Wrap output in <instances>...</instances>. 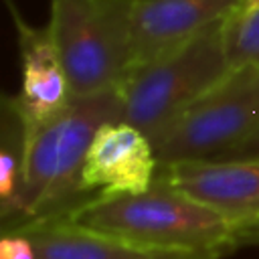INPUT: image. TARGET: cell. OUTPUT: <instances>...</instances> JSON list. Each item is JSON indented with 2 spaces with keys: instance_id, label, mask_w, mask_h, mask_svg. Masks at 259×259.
<instances>
[{
  "instance_id": "cell-8",
  "label": "cell",
  "mask_w": 259,
  "mask_h": 259,
  "mask_svg": "<svg viewBox=\"0 0 259 259\" xmlns=\"http://www.w3.org/2000/svg\"><path fill=\"white\" fill-rule=\"evenodd\" d=\"M241 2L243 0H136L134 69L225 22L239 10Z\"/></svg>"
},
{
  "instance_id": "cell-11",
  "label": "cell",
  "mask_w": 259,
  "mask_h": 259,
  "mask_svg": "<svg viewBox=\"0 0 259 259\" xmlns=\"http://www.w3.org/2000/svg\"><path fill=\"white\" fill-rule=\"evenodd\" d=\"M223 42L231 71L259 65V6L231 14L223 22Z\"/></svg>"
},
{
  "instance_id": "cell-14",
  "label": "cell",
  "mask_w": 259,
  "mask_h": 259,
  "mask_svg": "<svg viewBox=\"0 0 259 259\" xmlns=\"http://www.w3.org/2000/svg\"><path fill=\"white\" fill-rule=\"evenodd\" d=\"M259 247V219L237 225L233 231V247Z\"/></svg>"
},
{
  "instance_id": "cell-15",
  "label": "cell",
  "mask_w": 259,
  "mask_h": 259,
  "mask_svg": "<svg viewBox=\"0 0 259 259\" xmlns=\"http://www.w3.org/2000/svg\"><path fill=\"white\" fill-rule=\"evenodd\" d=\"M255 6H259V0H243L241 6H239V10H251Z\"/></svg>"
},
{
  "instance_id": "cell-2",
  "label": "cell",
  "mask_w": 259,
  "mask_h": 259,
  "mask_svg": "<svg viewBox=\"0 0 259 259\" xmlns=\"http://www.w3.org/2000/svg\"><path fill=\"white\" fill-rule=\"evenodd\" d=\"M63 217L83 229L144 247L223 253L235 249V225L174 188L160 172L146 192L91 196Z\"/></svg>"
},
{
  "instance_id": "cell-7",
  "label": "cell",
  "mask_w": 259,
  "mask_h": 259,
  "mask_svg": "<svg viewBox=\"0 0 259 259\" xmlns=\"http://www.w3.org/2000/svg\"><path fill=\"white\" fill-rule=\"evenodd\" d=\"M160 172L152 140L132 123H103L85 158L81 174L83 192L95 196L146 192Z\"/></svg>"
},
{
  "instance_id": "cell-6",
  "label": "cell",
  "mask_w": 259,
  "mask_h": 259,
  "mask_svg": "<svg viewBox=\"0 0 259 259\" xmlns=\"http://www.w3.org/2000/svg\"><path fill=\"white\" fill-rule=\"evenodd\" d=\"M6 4L18 38L22 69L20 93L8 99L22 121V130L28 132L61 113L73 95L49 24L32 26L24 20L14 0H6Z\"/></svg>"
},
{
  "instance_id": "cell-12",
  "label": "cell",
  "mask_w": 259,
  "mask_h": 259,
  "mask_svg": "<svg viewBox=\"0 0 259 259\" xmlns=\"http://www.w3.org/2000/svg\"><path fill=\"white\" fill-rule=\"evenodd\" d=\"M0 259H38V251L28 235L6 231L0 239Z\"/></svg>"
},
{
  "instance_id": "cell-3",
  "label": "cell",
  "mask_w": 259,
  "mask_h": 259,
  "mask_svg": "<svg viewBox=\"0 0 259 259\" xmlns=\"http://www.w3.org/2000/svg\"><path fill=\"white\" fill-rule=\"evenodd\" d=\"M49 28L71 95L117 91L134 69L136 0H49Z\"/></svg>"
},
{
  "instance_id": "cell-9",
  "label": "cell",
  "mask_w": 259,
  "mask_h": 259,
  "mask_svg": "<svg viewBox=\"0 0 259 259\" xmlns=\"http://www.w3.org/2000/svg\"><path fill=\"white\" fill-rule=\"evenodd\" d=\"M160 174L235 227L259 219V160H196L162 166Z\"/></svg>"
},
{
  "instance_id": "cell-1",
  "label": "cell",
  "mask_w": 259,
  "mask_h": 259,
  "mask_svg": "<svg viewBox=\"0 0 259 259\" xmlns=\"http://www.w3.org/2000/svg\"><path fill=\"white\" fill-rule=\"evenodd\" d=\"M121 97L117 91L75 97L45 123L24 132L22 192L12 229L69 212L81 200V174L97 130L119 121Z\"/></svg>"
},
{
  "instance_id": "cell-13",
  "label": "cell",
  "mask_w": 259,
  "mask_h": 259,
  "mask_svg": "<svg viewBox=\"0 0 259 259\" xmlns=\"http://www.w3.org/2000/svg\"><path fill=\"white\" fill-rule=\"evenodd\" d=\"M217 162H229V160H259V130L255 134H251L247 140H243L241 144H237L235 148L223 152L217 158H210Z\"/></svg>"
},
{
  "instance_id": "cell-4",
  "label": "cell",
  "mask_w": 259,
  "mask_h": 259,
  "mask_svg": "<svg viewBox=\"0 0 259 259\" xmlns=\"http://www.w3.org/2000/svg\"><path fill=\"white\" fill-rule=\"evenodd\" d=\"M229 73L221 22L134 69L119 87V121L136 125L154 140Z\"/></svg>"
},
{
  "instance_id": "cell-5",
  "label": "cell",
  "mask_w": 259,
  "mask_h": 259,
  "mask_svg": "<svg viewBox=\"0 0 259 259\" xmlns=\"http://www.w3.org/2000/svg\"><path fill=\"white\" fill-rule=\"evenodd\" d=\"M259 130V65L231 71L152 140L162 166L210 160Z\"/></svg>"
},
{
  "instance_id": "cell-10",
  "label": "cell",
  "mask_w": 259,
  "mask_h": 259,
  "mask_svg": "<svg viewBox=\"0 0 259 259\" xmlns=\"http://www.w3.org/2000/svg\"><path fill=\"white\" fill-rule=\"evenodd\" d=\"M32 239L38 259H221L223 251H184L144 247L119 237L83 229L63 214L18 229Z\"/></svg>"
}]
</instances>
